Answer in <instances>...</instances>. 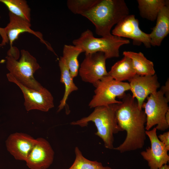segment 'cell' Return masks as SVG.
Segmentation results:
<instances>
[{"label": "cell", "instance_id": "cell-1", "mask_svg": "<svg viewBox=\"0 0 169 169\" xmlns=\"http://www.w3.org/2000/svg\"><path fill=\"white\" fill-rule=\"evenodd\" d=\"M122 99L116 115L119 127L121 131H126V136L123 142L113 149L123 153L143 148L146 138V116L131 95L125 94Z\"/></svg>", "mask_w": 169, "mask_h": 169}, {"label": "cell", "instance_id": "cell-2", "mask_svg": "<svg viewBox=\"0 0 169 169\" xmlns=\"http://www.w3.org/2000/svg\"><path fill=\"white\" fill-rule=\"evenodd\" d=\"M129 14L124 0H100L92 8L81 15L94 25L97 34L102 37L110 36L113 26Z\"/></svg>", "mask_w": 169, "mask_h": 169}, {"label": "cell", "instance_id": "cell-3", "mask_svg": "<svg viewBox=\"0 0 169 169\" xmlns=\"http://www.w3.org/2000/svg\"><path fill=\"white\" fill-rule=\"evenodd\" d=\"M119 104L97 106L87 117L71 122L72 125L86 126L90 121L94 122L97 129L95 134L104 142L105 147L113 149L114 135L121 131L117 121L116 112Z\"/></svg>", "mask_w": 169, "mask_h": 169}, {"label": "cell", "instance_id": "cell-4", "mask_svg": "<svg viewBox=\"0 0 169 169\" xmlns=\"http://www.w3.org/2000/svg\"><path fill=\"white\" fill-rule=\"evenodd\" d=\"M130 42L128 39L112 35L108 37L97 38L88 29L73 41L74 45L80 47L85 54L101 52L107 59L118 57L120 47Z\"/></svg>", "mask_w": 169, "mask_h": 169}, {"label": "cell", "instance_id": "cell-5", "mask_svg": "<svg viewBox=\"0 0 169 169\" xmlns=\"http://www.w3.org/2000/svg\"><path fill=\"white\" fill-rule=\"evenodd\" d=\"M18 61L11 56L6 57L7 69L14 77L25 86L38 91L44 87L34 78V74L40 68L36 59L25 49L21 51Z\"/></svg>", "mask_w": 169, "mask_h": 169}, {"label": "cell", "instance_id": "cell-6", "mask_svg": "<svg viewBox=\"0 0 169 169\" xmlns=\"http://www.w3.org/2000/svg\"><path fill=\"white\" fill-rule=\"evenodd\" d=\"M94 86L95 95L89 104L91 108L121 104L122 101L117 100L116 98L122 99L125 92L130 90L129 83L117 81L108 75L99 80Z\"/></svg>", "mask_w": 169, "mask_h": 169}, {"label": "cell", "instance_id": "cell-7", "mask_svg": "<svg viewBox=\"0 0 169 169\" xmlns=\"http://www.w3.org/2000/svg\"><path fill=\"white\" fill-rule=\"evenodd\" d=\"M142 106L146 116L145 129L149 131L154 126L157 130L165 131L168 129L169 124L166 122L165 115L169 110V102L160 90L155 94H151L147 98Z\"/></svg>", "mask_w": 169, "mask_h": 169}, {"label": "cell", "instance_id": "cell-8", "mask_svg": "<svg viewBox=\"0 0 169 169\" xmlns=\"http://www.w3.org/2000/svg\"><path fill=\"white\" fill-rule=\"evenodd\" d=\"M8 80L16 84L21 89L24 99L26 110H37L47 112L54 107V98L51 93L44 87L40 91L29 88L17 81L10 73L6 74Z\"/></svg>", "mask_w": 169, "mask_h": 169}, {"label": "cell", "instance_id": "cell-9", "mask_svg": "<svg viewBox=\"0 0 169 169\" xmlns=\"http://www.w3.org/2000/svg\"><path fill=\"white\" fill-rule=\"evenodd\" d=\"M78 73L82 80L94 86L104 77L108 75L106 67L107 59L101 52L85 54Z\"/></svg>", "mask_w": 169, "mask_h": 169}, {"label": "cell", "instance_id": "cell-10", "mask_svg": "<svg viewBox=\"0 0 169 169\" xmlns=\"http://www.w3.org/2000/svg\"><path fill=\"white\" fill-rule=\"evenodd\" d=\"M112 34L119 37L131 39L135 45H140L143 43L147 48L151 46L149 34L141 29L138 20L133 14H129L116 24Z\"/></svg>", "mask_w": 169, "mask_h": 169}, {"label": "cell", "instance_id": "cell-11", "mask_svg": "<svg viewBox=\"0 0 169 169\" xmlns=\"http://www.w3.org/2000/svg\"><path fill=\"white\" fill-rule=\"evenodd\" d=\"M156 131V127L151 130L146 131V135L149 139L151 146L141 153L143 158L147 161L150 169H158L169 161V150L158 138Z\"/></svg>", "mask_w": 169, "mask_h": 169}, {"label": "cell", "instance_id": "cell-12", "mask_svg": "<svg viewBox=\"0 0 169 169\" xmlns=\"http://www.w3.org/2000/svg\"><path fill=\"white\" fill-rule=\"evenodd\" d=\"M54 154L47 140L38 138L25 161L26 165L30 169H47L53 162Z\"/></svg>", "mask_w": 169, "mask_h": 169}, {"label": "cell", "instance_id": "cell-13", "mask_svg": "<svg viewBox=\"0 0 169 169\" xmlns=\"http://www.w3.org/2000/svg\"><path fill=\"white\" fill-rule=\"evenodd\" d=\"M128 81L132 96L136 99L140 109H142L145 100L150 95L156 93L160 86L156 74L146 76L136 74Z\"/></svg>", "mask_w": 169, "mask_h": 169}, {"label": "cell", "instance_id": "cell-14", "mask_svg": "<svg viewBox=\"0 0 169 169\" xmlns=\"http://www.w3.org/2000/svg\"><path fill=\"white\" fill-rule=\"evenodd\" d=\"M36 141L29 135L16 132L9 136L6 143L8 151L15 159L25 161Z\"/></svg>", "mask_w": 169, "mask_h": 169}, {"label": "cell", "instance_id": "cell-15", "mask_svg": "<svg viewBox=\"0 0 169 169\" xmlns=\"http://www.w3.org/2000/svg\"><path fill=\"white\" fill-rule=\"evenodd\" d=\"M8 15L9 22L4 28L9 42L10 47L13 46V42L18 38L21 34L28 32L38 38L43 43L45 44L49 50L55 54L50 44L44 39L42 33L39 32L34 31L31 29L30 22L9 12Z\"/></svg>", "mask_w": 169, "mask_h": 169}, {"label": "cell", "instance_id": "cell-16", "mask_svg": "<svg viewBox=\"0 0 169 169\" xmlns=\"http://www.w3.org/2000/svg\"><path fill=\"white\" fill-rule=\"evenodd\" d=\"M156 20V25L149 34L151 45L159 46L169 33V3L161 8Z\"/></svg>", "mask_w": 169, "mask_h": 169}, {"label": "cell", "instance_id": "cell-17", "mask_svg": "<svg viewBox=\"0 0 169 169\" xmlns=\"http://www.w3.org/2000/svg\"><path fill=\"white\" fill-rule=\"evenodd\" d=\"M136 74L132 60L126 56L115 63L108 72L109 76L120 82L129 80Z\"/></svg>", "mask_w": 169, "mask_h": 169}, {"label": "cell", "instance_id": "cell-18", "mask_svg": "<svg viewBox=\"0 0 169 169\" xmlns=\"http://www.w3.org/2000/svg\"><path fill=\"white\" fill-rule=\"evenodd\" d=\"M123 54L131 59L136 74L146 76L152 75L155 74L153 62L147 59L141 52L125 51Z\"/></svg>", "mask_w": 169, "mask_h": 169}, {"label": "cell", "instance_id": "cell-19", "mask_svg": "<svg viewBox=\"0 0 169 169\" xmlns=\"http://www.w3.org/2000/svg\"><path fill=\"white\" fill-rule=\"evenodd\" d=\"M59 66L61 72L60 81L64 85L65 91L58 106V112L60 111L65 106L68 97L71 93L78 90L77 87L74 82L73 78L70 74L65 61L62 56L60 57L59 61Z\"/></svg>", "mask_w": 169, "mask_h": 169}, {"label": "cell", "instance_id": "cell-20", "mask_svg": "<svg viewBox=\"0 0 169 169\" xmlns=\"http://www.w3.org/2000/svg\"><path fill=\"white\" fill-rule=\"evenodd\" d=\"M137 2L141 16L151 21L156 19L161 8L169 3V1L166 0H138Z\"/></svg>", "mask_w": 169, "mask_h": 169}, {"label": "cell", "instance_id": "cell-21", "mask_svg": "<svg viewBox=\"0 0 169 169\" xmlns=\"http://www.w3.org/2000/svg\"><path fill=\"white\" fill-rule=\"evenodd\" d=\"M84 51L79 47L65 44L63 49V56L68 67L70 74L73 78L78 75L79 68L78 60L79 55Z\"/></svg>", "mask_w": 169, "mask_h": 169}, {"label": "cell", "instance_id": "cell-22", "mask_svg": "<svg viewBox=\"0 0 169 169\" xmlns=\"http://www.w3.org/2000/svg\"><path fill=\"white\" fill-rule=\"evenodd\" d=\"M4 4L9 12L30 22L31 9L25 0H0Z\"/></svg>", "mask_w": 169, "mask_h": 169}, {"label": "cell", "instance_id": "cell-23", "mask_svg": "<svg viewBox=\"0 0 169 169\" xmlns=\"http://www.w3.org/2000/svg\"><path fill=\"white\" fill-rule=\"evenodd\" d=\"M75 158L72 165L68 169H112L104 166L101 162L92 161L84 157L78 147L75 148Z\"/></svg>", "mask_w": 169, "mask_h": 169}, {"label": "cell", "instance_id": "cell-24", "mask_svg": "<svg viewBox=\"0 0 169 169\" xmlns=\"http://www.w3.org/2000/svg\"><path fill=\"white\" fill-rule=\"evenodd\" d=\"M100 0H68L67 5L69 9L74 14L81 15L95 5Z\"/></svg>", "mask_w": 169, "mask_h": 169}, {"label": "cell", "instance_id": "cell-25", "mask_svg": "<svg viewBox=\"0 0 169 169\" xmlns=\"http://www.w3.org/2000/svg\"><path fill=\"white\" fill-rule=\"evenodd\" d=\"M157 136L160 141L169 150V131H167L162 134H161Z\"/></svg>", "mask_w": 169, "mask_h": 169}, {"label": "cell", "instance_id": "cell-26", "mask_svg": "<svg viewBox=\"0 0 169 169\" xmlns=\"http://www.w3.org/2000/svg\"><path fill=\"white\" fill-rule=\"evenodd\" d=\"M164 94V96L169 101V79L168 78L165 84L161 86L160 90Z\"/></svg>", "mask_w": 169, "mask_h": 169}, {"label": "cell", "instance_id": "cell-27", "mask_svg": "<svg viewBox=\"0 0 169 169\" xmlns=\"http://www.w3.org/2000/svg\"><path fill=\"white\" fill-rule=\"evenodd\" d=\"M0 35L2 38V41L0 44V47H2L5 45L9 42L4 28L0 27Z\"/></svg>", "mask_w": 169, "mask_h": 169}, {"label": "cell", "instance_id": "cell-28", "mask_svg": "<svg viewBox=\"0 0 169 169\" xmlns=\"http://www.w3.org/2000/svg\"><path fill=\"white\" fill-rule=\"evenodd\" d=\"M18 49L14 47H10L7 53V55L11 56L18 60L19 57V54Z\"/></svg>", "mask_w": 169, "mask_h": 169}, {"label": "cell", "instance_id": "cell-29", "mask_svg": "<svg viewBox=\"0 0 169 169\" xmlns=\"http://www.w3.org/2000/svg\"><path fill=\"white\" fill-rule=\"evenodd\" d=\"M165 119L167 123L169 124V110L167 111L166 114Z\"/></svg>", "mask_w": 169, "mask_h": 169}, {"label": "cell", "instance_id": "cell-30", "mask_svg": "<svg viewBox=\"0 0 169 169\" xmlns=\"http://www.w3.org/2000/svg\"><path fill=\"white\" fill-rule=\"evenodd\" d=\"M158 169H169V166L165 164L161 166Z\"/></svg>", "mask_w": 169, "mask_h": 169}, {"label": "cell", "instance_id": "cell-31", "mask_svg": "<svg viewBox=\"0 0 169 169\" xmlns=\"http://www.w3.org/2000/svg\"><path fill=\"white\" fill-rule=\"evenodd\" d=\"M0 18H1V16H0Z\"/></svg>", "mask_w": 169, "mask_h": 169}]
</instances>
